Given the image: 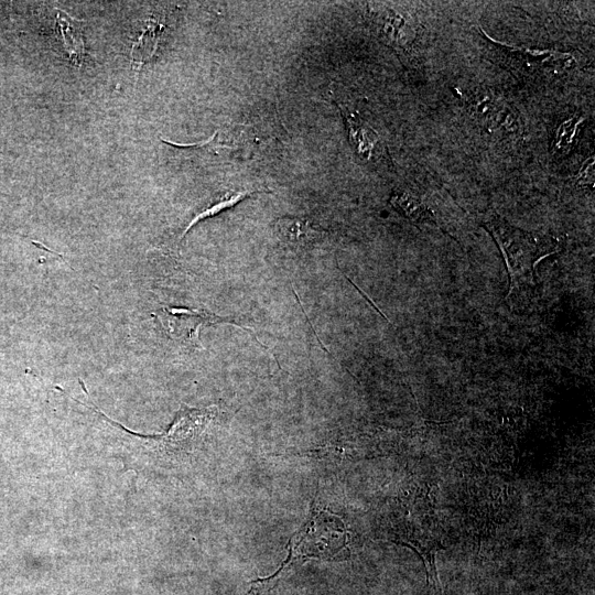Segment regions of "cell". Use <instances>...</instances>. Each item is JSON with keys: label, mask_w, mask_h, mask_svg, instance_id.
I'll list each match as a JSON object with an SVG mask.
<instances>
[{"label": "cell", "mask_w": 595, "mask_h": 595, "mask_svg": "<svg viewBox=\"0 0 595 595\" xmlns=\"http://www.w3.org/2000/svg\"><path fill=\"white\" fill-rule=\"evenodd\" d=\"M377 25L389 44L400 48L412 45L418 34V23L404 10L383 8L376 13Z\"/></svg>", "instance_id": "7"}, {"label": "cell", "mask_w": 595, "mask_h": 595, "mask_svg": "<svg viewBox=\"0 0 595 595\" xmlns=\"http://www.w3.org/2000/svg\"><path fill=\"white\" fill-rule=\"evenodd\" d=\"M156 315L172 338L195 347H201L198 333L202 326L227 323L244 328L235 323L232 317H223L195 309L164 307Z\"/></svg>", "instance_id": "6"}, {"label": "cell", "mask_w": 595, "mask_h": 595, "mask_svg": "<svg viewBox=\"0 0 595 595\" xmlns=\"http://www.w3.org/2000/svg\"><path fill=\"white\" fill-rule=\"evenodd\" d=\"M391 205L415 225L430 223L433 214L424 202L409 191H398L390 198Z\"/></svg>", "instance_id": "11"}, {"label": "cell", "mask_w": 595, "mask_h": 595, "mask_svg": "<svg viewBox=\"0 0 595 595\" xmlns=\"http://www.w3.org/2000/svg\"><path fill=\"white\" fill-rule=\"evenodd\" d=\"M257 192L255 191H241V192H234V193H228L227 195H225L224 197H221V199H219L217 203L213 204L210 207H208L207 209L203 210L202 213H199L190 224L188 226L186 227V229L184 230L182 237L199 220L204 219V218H207V217H212L227 208H230L235 205H237L240 201H242L244 198L248 197V196H251L253 194H256Z\"/></svg>", "instance_id": "14"}, {"label": "cell", "mask_w": 595, "mask_h": 595, "mask_svg": "<svg viewBox=\"0 0 595 595\" xmlns=\"http://www.w3.org/2000/svg\"><path fill=\"white\" fill-rule=\"evenodd\" d=\"M163 25L155 20L147 21L145 28L132 45L131 62L140 67L155 53Z\"/></svg>", "instance_id": "12"}, {"label": "cell", "mask_w": 595, "mask_h": 595, "mask_svg": "<svg viewBox=\"0 0 595 595\" xmlns=\"http://www.w3.org/2000/svg\"><path fill=\"white\" fill-rule=\"evenodd\" d=\"M467 108L476 121L488 131L502 136H517L521 121L516 109L488 88L474 90L467 99Z\"/></svg>", "instance_id": "4"}, {"label": "cell", "mask_w": 595, "mask_h": 595, "mask_svg": "<svg viewBox=\"0 0 595 595\" xmlns=\"http://www.w3.org/2000/svg\"><path fill=\"white\" fill-rule=\"evenodd\" d=\"M340 526L343 523L326 511H313L307 523L292 538L290 555L279 572L288 567L294 556L326 558L337 552L340 543L332 540L331 534L339 530Z\"/></svg>", "instance_id": "3"}, {"label": "cell", "mask_w": 595, "mask_h": 595, "mask_svg": "<svg viewBox=\"0 0 595 595\" xmlns=\"http://www.w3.org/2000/svg\"><path fill=\"white\" fill-rule=\"evenodd\" d=\"M584 121L585 118L582 116L570 117L556 127L551 142L554 154L565 155L572 151Z\"/></svg>", "instance_id": "13"}, {"label": "cell", "mask_w": 595, "mask_h": 595, "mask_svg": "<svg viewBox=\"0 0 595 595\" xmlns=\"http://www.w3.org/2000/svg\"><path fill=\"white\" fill-rule=\"evenodd\" d=\"M216 414V408L195 409L183 405L163 434L149 436L165 453H181L191 450L199 440Z\"/></svg>", "instance_id": "5"}, {"label": "cell", "mask_w": 595, "mask_h": 595, "mask_svg": "<svg viewBox=\"0 0 595 595\" xmlns=\"http://www.w3.org/2000/svg\"><path fill=\"white\" fill-rule=\"evenodd\" d=\"M595 177L594 156L588 158L582 163L581 169L575 175V183L580 186H593Z\"/></svg>", "instance_id": "15"}, {"label": "cell", "mask_w": 595, "mask_h": 595, "mask_svg": "<svg viewBox=\"0 0 595 595\" xmlns=\"http://www.w3.org/2000/svg\"><path fill=\"white\" fill-rule=\"evenodd\" d=\"M498 246L509 277L506 299L526 286L536 284L538 263L558 251L553 240L531 234L494 217L484 223Z\"/></svg>", "instance_id": "1"}, {"label": "cell", "mask_w": 595, "mask_h": 595, "mask_svg": "<svg viewBox=\"0 0 595 595\" xmlns=\"http://www.w3.org/2000/svg\"><path fill=\"white\" fill-rule=\"evenodd\" d=\"M56 24L58 32L73 63L79 67L83 64L85 52L80 21H75L62 10H56Z\"/></svg>", "instance_id": "10"}, {"label": "cell", "mask_w": 595, "mask_h": 595, "mask_svg": "<svg viewBox=\"0 0 595 595\" xmlns=\"http://www.w3.org/2000/svg\"><path fill=\"white\" fill-rule=\"evenodd\" d=\"M479 33L494 56L513 74L531 79H549L575 66L572 54L554 50H532L508 45L491 39L482 28Z\"/></svg>", "instance_id": "2"}, {"label": "cell", "mask_w": 595, "mask_h": 595, "mask_svg": "<svg viewBox=\"0 0 595 595\" xmlns=\"http://www.w3.org/2000/svg\"><path fill=\"white\" fill-rule=\"evenodd\" d=\"M279 239L288 247L309 248L320 241L324 231L315 227L309 219L301 217H281L274 224Z\"/></svg>", "instance_id": "8"}, {"label": "cell", "mask_w": 595, "mask_h": 595, "mask_svg": "<svg viewBox=\"0 0 595 595\" xmlns=\"http://www.w3.org/2000/svg\"><path fill=\"white\" fill-rule=\"evenodd\" d=\"M342 112L346 121L349 141L355 152L366 161L380 158L383 153V145L379 136L360 118L347 111V109H343Z\"/></svg>", "instance_id": "9"}]
</instances>
